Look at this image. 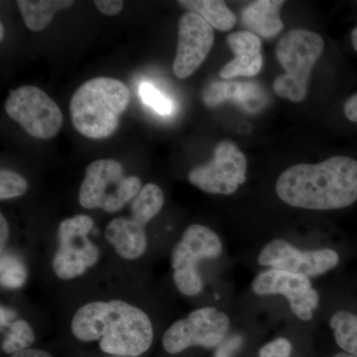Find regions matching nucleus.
Segmentation results:
<instances>
[{
    "label": "nucleus",
    "instance_id": "nucleus-1",
    "mask_svg": "<svg viewBox=\"0 0 357 357\" xmlns=\"http://www.w3.org/2000/svg\"><path fill=\"white\" fill-rule=\"evenodd\" d=\"M79 342H98L105 354L137 357L153 344L154 328L149 316L126 301H93L77 309L70 323Z\"/></svg>",
    "mask_w": 357,
    "mask_h": 357
},
{
    "label": "nucleus",
    "instance_id": "nucleus-2",
    "mask_svg": "<svg viewBox=\"0 0 357 357\" xmlns=\"http://www.w3.org/2000/svg\"><path fill=\"white\" fill-rule=\"evenodd\" d=\"M277 196L294 208L333 211L357 201V161L333 156L317 164H297L281 173Z\"/></svg>",
    "mask_w": 357,
    "mask_h": 357
},
{
    "label": "nucleus",
    "instance_id": "nucleus-3",
    "mask_svg": "<svg viewBox=\"0 0 357 357\" xmlns=\"http://www.w3.org/2000/svg\"><path fill=\"white\" fill-rule=\"evenodd\" d=\"M130 102L126 84L100 77L89 79L75 91L70 102L73 126L91 139L112 136L119 128L121 115Z\"/></svg>",
    "mask_w": 357,
    "mask_h": 357
},
{
    "label": "nucleus",
    "instance_id": "nucleus-4",
    "mask_svg": "<svg viewBox=\"0 0 357 357\" xmlns=\"http://www.w3.org/2000/svg\"><path fill=\"white\" fill-rule=\"evenodd\" d=\"M324 40L317 33L291 30L276 47V56L285 73L274 81L275 93L293 102L306 98L312 68L324 51Z\"/></svg>",
    "mask_w": 357,
    "mask_h": 357
},
{
    "label": "nucleus",
    "instance_id": "nucleus-5",
    "mask_svg": "<svg viewBox=\"0 0 357 357\" xmlns=\"http://www.w3.org/2000/svg\"><path fill=\"white\" fill-rule=\"evenodd\" d=\"M142 189L140 178L126 176L123 166L112 159L89 164L81 188L79 202L88 210L102 208L107 213L121 211Z\"/></svg>",
    "mask_w": 357,
    "mask_h": 357
},
{
    "label": "nucleus",
    "instance_id": "nucleus-6",
    "mask_svg": "<svg viewBox=\"0 0 357 357\" xmlns=\"http://www.w3.org/2000/svg\"><path fill=\"white\" fill-rule=\"evenodd\" d=\"M222 248V239L213 229L202 225H190L171 255L173 280L178 292L188 297L199 295L204 288L199 263L218 258Z\"/></svg>",
    "mask_w": 357,
    "mask_h": 357
},
{
    "label": "nucleus",
    "instance_id": "nucleus-7",
    "mask_svg": "<svg viewBox=\"0 0 357 357\" xmlns=\"http://www.w3.org/2000/svg\"><path fill=\"white\" fill-rule=\"evenodd\" d=\"M93 225V218L86 215H77L61 222L59 246L52 259L53 271L59 278L73 280L98 263L100 249L89 238Z\"/></svg>",
    "mask_w": 357,
    "mask_h": 357
},
{
    "label": "nucleus",
    "instance_id": "nucleus-8",
    "mask_svg": "<svg viewBox=\"0 0 357 357\" xmlns=\"http://www.w3.org/2000/svg\"><path fill=\"white\" fill-rule=\"evenodd\" d=\"M229 326L225 312L213 307H199L169 326L162 344L169 354H178L192 347L218 349L227 338Z\"/></svg>",
    "mask_w": 357,
    "mask_h": 357
},
{
    "label": "nucleus",
    "instance_id": "nucleus-9",
    "mask_svg": "<svg viewBox=\"0 0 357 357\" xmlns=\"http://www.w3.org/2000/svg\"><path fill=\"white\" fill-rule=\"evenodd\" d=\"M4 107L7 114L26 132L39 139H51L57 135L64 121L57 103L34 86H23L11 91Z\"/></svg>",
    "mask_w": 357,
    "mask_h": 357
},
{
    "label": "nucleus",
    "instance_id": "nucleus-10",
    "mask_svg": "<svg viewBox=\"0 0 357 357\" xmlns=\"http://www.w3.org/2000/svg\"><path fill=\"white\" fill-rule=\"evenodd\" d=\"M248 160L229 141H222L215 147L213 158L206 165L192 169L188 178L202 191L213 195H231L244 184Z\"/></svg>",
    "mask_w": 357,
    "mask_h": 357
},
{
    "label": "nucleus",
    "instance_id": "nucleus-11",
    "mask_svg": "<svg viewBox=\"0 0 357 357\" xmlns=\"http://www.w3.org/2000/svg\"><path fill=\"white\" fill-rule=\"evenodd\" d=\"M251 288L257 296H284L293 314L304 321H311L319 307L318 291L305 275L269 268L255 277Z\"/></svg>",
    "mask_w": 357,
    "mask_h": 357
},
{
    "label": "nucleus",
    "instance_id": "nucleus-12",
    "mask_svg": "<svg viewBox=\"0 0 357 357\" xmlns=\"http://www.w3.org/2000/svg\"><path fill=\"white\" fill-rule=\"evenodd\" d=\"M340 259L337 251L332 248L304 251L284 239L277 238L262 248L257 261L261 266L286 270L310 278L335 269Z\"/></svg>",
    "mask_w": 357,
    "mask_h": 357
},
{
    "label": "nucleus",
    "instance_id": "nucleus-13",
    "mask_svg": "<svg viewBox=\"0 0 357 357\" xmlns=\"http://www.w3.org/2000/svg\"><path fill=\"white\" fill-rule=\"evenodd\" d=\"M215 32L199 14L188 11L178 21L177 54L173 72L178 79L192 76L213 48Z\"/></svg>",
    "mask_w": 357,
    "mask_h": 357
},
{
    "label": "nucleus",
    "instance_id": "nucleus-14",
    "mask_svg": "<svg viewBox=\"0 0 357 357\" xmlns=\"http://www.w3.org/2000/svg\"><path fill=\"white\" fill-rule=\"evenodd\" d=\"M227 42L236 57L220 70L222 79L253 77L261 70V41L257 35L246 30L237 31L229 34Z\"/></svg>",
    "mask_w": 357,
    "mask_h": 357
},
{
    "label": "nucleus",
    "instance_id": "nucleus-15",
    "mask_svg": "<svg viewBox=\"0 0 357 357\" xmlns=\"http://www.w3.org/2000/svg\"><path fill=\"white\" fill-rule=\"evenodd\" d=\"M203 102L206 107H215L225 102H234L248 112L264 109L267 98L259 84L215 82L208 84L203 91Z\"/></svg>",
    "mask_w": 357,
    "mask_h": 357
},
{
    "label": "nucleus",
    "instance_id": "nucleus-16",
    "mask_svg": "<svg viewBox=\"0 0 357 357\" xmlns=\"http://www.w3.org/2000/svg\"><path fill=\"white\" fill-rule=\"evenodd\" d=\"M105 236L115 252L123 259H138L146 252V230L132 218H114L105 227Z\"/></svg>",
    "mask_w": 357,
    "mask_h": 357
},
{
    "label": "nucleus",
    "instance_id": "nucleus-17",
    "mask_svg": "<svg viewBox=\"0 0 357 357\" xmlns=\"http://www.w3.org/2000/svg\"><path fill=\"white\" fill-rule=\"evenodd\" d=\"M285 1L259 0L245 7L241 13L243 23L250 32L264 38L276 36L283 29L280 10Z\"/></svg>",
    "mask_w": 357,
    "mask_h": 357
},
{
    "label": "nucleus",
    "instance_id": "nucleus-18",
    "mask_svg": "<svg viewBox=\"0 0 357 357\" xmlns=\"http://www.w3.org/2000/svg\"><path fill=\"white\" fill-rule=\"evenodd\" d=\"M25 25L31 31H41L49 24L58 11L70 8L72 0H20L17 1Z\"/></svg>",
    "mask_w": 357,
    "mask_h": 357
},
{
    "label": "nucleus",
    "instance_id": "nucleus-19",
    "mask_svg": "<svg viewBox=\"0 0 357 357\" xmlns=\"http://www.w3.org/2000/svg\"><path fill=\"white\" fill-rule=\"evenodd\" d=\"M181 6L188 11L199 14L213 28L229 31L236 23V17L225 1L220 0H181Z\"/></svg>",
    "mask_w": 357,
    "mask_h": 357
},
{
    "label": "nucleus",
    "instance_id": "nucleus-20",
    "mask_svg": "<svg viewBox=\"0 0 357 357\" xmlns=\"http://www.w3.org/2000/svg\"><path fill=\"white\" fill-rule=\"evenodd\" d=\"M165 202L159 185L146 184L131 202V213L135 222L145 227L162 211Z\"/></svg>",
    "mask_w": 357,
    "mask_h": 357
},
{
    "label": "nucleus",
    "instance_id": "nucleus-21",
    "mask_svg": "<svg viewBox=\"0 0 357 357\" xmlns=\"http://www.w3.org/2000/svg\"><path fill=\"white\" fill-rule=\"evenodd\" d=\"M335 342L347 354L357 357V314L338 311L330 319Z\"/></svg>",
    "mask_w": 357,
    "mask_h": 357
},
{
    "label": "nucleus",
    "instance_id": "nucleus-22",
    "mask_svg": "<svg viewBox=\"0 0 357 357\" xmlns=\"http://www.w3.org/2000/svg\"><path fill=\"white\" fill-rule=\"evenodd\" d=\"M4 328L6 331L2 338L1 349L7 354L13 356L30 349L36 340L34 330L25 319H16Z\"/></svg>",
    "mask_w": 357,
    "mask_h": 357
},
{
    "label": "nucleus",
    "instance_id": "nucleus-23",
    "mask_svg": "<svg viewBox=\"0 0 357 357\" xmlns=\"http://www.w3.org/2000/svg\"><path fill=\"white\" fill-rule=\"evenodd\" d=\"M1 284L7 288H20L27 279V270L20 259L13 255H1Z\"/></svg>",
    "mask_w": 357,
    "mask_h": 357
},
{
    "label": "nucleus",
    "instance_id": "nucleus-24",
    "mask_svg": "<svg viewBox=\"0 0 357 357\" xmlns=\"http://www.w3.org/2000/svg\"><path fill=\"white\" fill-rule=\"evenodd\" d=\"M139 96L142 102L154 112L161 115H170L174 112V103L150 83H142L139 86Z\"/></svg>",
    "mask_w": 357,
    "mask_h": 357
},
{
    "label": "nucleus",
    "instance_id": "nucleus-25",
    "mask_svg": "<svg viewBox=\"0 0 357 357\" xmlns=\"http://www.w3.org/2000/svg\"><path fill=\"white\" fill-rule=\"evenodd\" d=\"M28 190V182L20 174L13 171L1 170L0 172V199L17 198Z\"/></svg>",
    "mask_w": 357,
    "mask_h": 357
},
{
    "label": "nucleus",
    "instance_id": "nucleus-26",
    "mask_svg": "<svg viewBox=\"0 0 357 357\" xmlns=\"http://www.w3.org/2000/svg\"><path fill=\"white\" fill-rule=\"evenodd\" d=\"M293 345L290 340L285 337H278L260 349L259 357H291Z\"/></svg>",
    "mask_w": 357,
    "mask_h": 357
},
{
    "label": "nucleus",
    "instance_id": "nucleus-27",
    "mask_svg": "<svg viewBox=\"0 0 357 357\" xmlns=\"http://www.w3.org/2000/svg\"><path fill=\"white\" fill-rule=\"evenodd\" d=\"M243 337L241 335H230L218 347L213 357H234L243 347Z\"/></svg>",
    "mask_w": 357,
    "mask_h": 357
},
{
    "label": "nucleus",
    "instance_id": "nucleus-28",
    "mask_svg": "<svg viewBox=\"0 0 357 357\" xmlns=\"http://www.w3.org/2000/svg\"><path fill=\"white\" fill-rule=\"evenodd\" d=\"M96 8L107 16H115L121 13L124 2L121 0H96Z\"/></svg>",
    "mask_w": 357,
    "mask_h": 357
},
{
    "label": "nucleus",
    "instance_id": "nucleus-29",
    "mask_svg": "<svg viewBox=\"0 0 357 357\" xmlns=\"http://www.w3.org/2000/svg\"><path fill=\"white\" fill-rule=\"evenodd\" d=\"M344 114L349 121L357 122V93L351 96L345 102Z\"/></svg>",
    "mask_w": 357,
    "mask_h": 357
},
{
    "label": "nucleus",
    "instance_id": "nucleus-30",
    "mask_svg": "<svg viewBox=\"0 0 357 357\" xmlns=\"http://www.w3.org/2000/svg\"><path fill=\"white\" fill-rule=\"evenodd\" d=\"M9 234H10V229H9L8 222H7L3 213H0V248H1V252H3V248L7 243V241H8Z\"/></svg>",
    "mask_w": 357,
    "mask_h": 357
},
{
    "label": "nucleus",
    "instance_id": "nucleus-31",
    "mask_svg": "<svg viewBox=\"0 0 357 357\" xmlns=\"http://www.w3.org/2000/svg\"><path fill=\"white\" fill-rule=\"evenodd\" d=\"M10 357H53L48 352L41 351V349H28L25 351L14 354Z\"/></svg>",
    "mask_w": 357,
    "mask_h": 357
},
{
    "label": "nucleus",
    "instance_id": "nucleus-32",
    "mask_svg": "<svg viewBox=\"0 0 357 357\" xmlns=\"http://www.w3.org/2000/svg\"><path fill=\"white\" fill-rule=\"evenodd\" d=\"M351 42L354 50L357 52V27L354 28V31L351 33Z\"/></svg>",
    "mask_w": 357,
    "mask_h": 357
},
{
    "label": "nucleus",
    "instance_id": "nucleus-33",
    "mask_svg": "<svg viewBox=\"0 0 357 357\" xmlns=\"http://www.w3.org/2000/svg\"><path fill=\"white\" fill-rule=\"evenodd\" d=\"M333 357H356L354 356H351V354H347V352H340V354H335V356Z\"/></svg>",
    "mask_w": 357,
    "mask_h": 357
},
{
    "label": "nucleus",
    "instance_id": "nucleus-34",
    "mask_svg": "<svg viewBox=\"0 0 357 357\" xmlns=\"http://www.w3.org/2000/svg\"><path fill=\"white\" fill-rule=\"evenodd\" d=\"M0 39L3 40L4 37V26L2 24V22L0 23Z\"/></svg>",
    "mask_w": 357,
    "mask_h": 357
},
{
    "label": "nucleus",
    "instance_id": "nucleus-35",
    "mask_svg": "<svg viewBox=\"0 0 357 357\" xmlns=\"http://www.w3.org/2000/svg\"><path fill=\"white\" fill-rule=\"evenodd\" d=\"M109 357H122V356H109Z\"/></svg>",
    "mask_w": 357,
    "mask_h": 357
}]
</instances>
